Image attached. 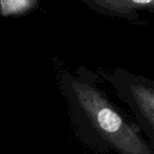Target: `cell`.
I'll list each match as a JSON object with an SVG mask.
<instances>
[{
  "label": "cell",
  "instance_id": "6da1fadb",
  "mask_svg": "<svg viewBox=\"0 0 154 154\" xmlns=\"http://www.w3.org/2000/svg\"><path fill=\"white\" fill-rule=\"evenodd\" d=\"M60 83L79 123L95 131L123 154H149L131 124L100 89L95 73L81 67L74 73L64 72Z\"/></svg>",
  "mask_w": 154,
  "mask_h": 154
},
{
  "label": "cell",
  "instance_id": "277c9868",
  "mask_svg": "<svg viewBox=\"0 0 154 154\" xmlns=\"http://www.w3.org/2000/svg\"><path fill=\"white\" fill-rule=\"evenodd\" d=\"M39 0H0V15L3 17L22 16L35 9Z\"/></svg>",
  "mask_w": 154,
  "mask_h": 154
},
{
  "label": "cell",
  "instance_id": "7a4b0ae2",
  "mask_svg": "<svg viewBox=\"0 0 154 154\" xmlns=\"http://www.w3.org/2000/svg\"><path fill=\"white\" fill-rule=\"evenodd\" d=\"M120 98L132 110L141 126L154 135V80L137 75L124 69L100 72Z\"/></svg>",
  "mask_w": 154,
  "mask_h": 154
},
{
  "label": "cell",
  "instance_id": "3957f363",
  "mask_svg": "<svg viewBox=\"0 0 154 154\" xmlns=\"http://www.w3.org/2000/svg\"><path fill=\"white\" fill-rule=\"evenodd\" d=\"M94 11L129 21L139 20L140 12H154V0H79Z\"/></svg>",
  "mask_w": 154,
  "mask_h": 154
}]
</instances>
